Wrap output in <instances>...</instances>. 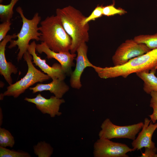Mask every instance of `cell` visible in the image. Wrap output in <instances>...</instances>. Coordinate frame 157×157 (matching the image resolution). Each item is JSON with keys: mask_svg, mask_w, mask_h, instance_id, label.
Listing matches in <instances>:
<instances>
[{"mask_svg": "<svg viewBox=\"0 0 157 157\" xmlns=\"http://www.w3.org/2000/svg\"><path fill=\"white\" fill-rule=\"evenodd\" d=\"M150 94L151 97L150 101L154 102L157 104V92H152Z\"/></svg>", "mask_w": 157, "mask_h": 157, "instance_id": "obj_27", "label": "cell"}, {"mask_svg": "<svg viewBox=\"0 0 157 157\" xmlns=\"http://www.w3.org/2000/svg\"><path fill=\"white\" fill-rule=\"evenodd\" d=\"M23 58L28 65L27 72L20 80L7 88V90L3 93L4 96H13L17 98L35 83H42L51 78L47 74L35 67L32 61L33 57L28 51L24 54Z\"/></svg>", "mask_w": 157, "mask_h": 157, "instance_id": "obj_5", "label": "cell"}, {"mask_svg": "<svg viewBox=\"0 0 157 157\" xmlns=\"http://www.w3.org/2000/svg\"><path fill=\"white\" fill-rule=\"evenodd\" d=\"M40 41L55 52H69L72 44L71 38L56 15L47 16L40 22Z\"/></svg>", "mask_w": 157, "mask_h": 157, "instance_id": "obj_3", "label": "cell"}, {"mask_svg": "<svg viewBox=\"0 0 157 157\" xmlns=\"http://www.w3.org/2000/svg\"><path fill=\"white\" fill-rule=\"evenodd\" d=\"M0 157H30L28 153L22 150H10L0 146Z\"/></svg>", "mask_w": 157, "mask_h": 157, "instance_id": "obj_21", "label": "cell"}, {"mask_svg": "<svg viewBox=\"0 0 157 157\" xmlns=\"http://www.w3.org/2000/svg\"><path fill=\"white\" fill-rule=\"evenodd\" d=\"M4 95L3 93H1L0 94V100H2L3 99Z\"/></svg>", "mask_w": 157, "mask_h": 157, "instance_id": "obj_29", "label": "cell"}, {"mask_svg": "<svg viewBox=\"0 0 157 157\" xmlns=\"http://www.w3.org/2000/svg\"><path fill=\"white\" fill-rule=\"evenodd\" d=\"M144 122L125 126H119L113 124L109 118L106 119L101 124L99 138H128L134 140L136 135L142 129Z\"/></svg>", "mask_w": 157, "mask_h": 157, "instance_id": "obj_6", "label": "cell"}, {"mask_svg": "<svg viewBox=\"0 0 157 157\" xmlns=\"http://www.w3.org/2000/svg\"><path fill=\"white\" fill-rule=\"evenodd\" d=\"M155 71L143 72L136 73V75L144 82L143 89L147 94L152 92H157V77L155 75Z\"/></svg>", "mask_w": 157, "mask_h": 157, "instance_id": "obj_16", "label": "cell"}, {"mask_svg": "<svg viewBox=\"0 0 157 157\" xmlns=\"http://www.w3.org/2000/svg\"><path fill=\"white\" fill-rule=\"evenodd\" d=\"M19 0H11L7 5L0 4V18L2 22L10 21L14 13L13 8Z\"/></svg>", "mask_w": 157, "mask_h": 157, "instance_id": "obj_18", "label": "cell"}, {"mask_svg": "<svg viewBox=\"0 0 157 157\" xmlns=\"http://www.w3.org/2000/svg\"><path fill=\"white\" fill-rule=\"evenodd\" d=\"M56 14L65 31L71 38L70 51L71 53H74L81 44L89 40V24L83 25L82 23L86 17L79 10L71 6L57 8Z\"/></svg>", "mask_w": 157, "mask_h": 157, "instance_id": "obj_2", "label": "cell"}, {"mask_svg": "<svg viewBox=\"0 0 157 157\" xmlns=\"http://www.w3.org/2000/svg\"><path fill=\"white\" fill-rule=\"evenodd\" d=\"M0 125L1 126L2 124V119H3V115H2V110L1 109V108H0Z\"/></svg>", "mask_w": 157, "mask_h": 157, "instance_id": "obj_28", "label": "cell"}, {"mask_svg": "<svg viewBox=\"0 0 157 157\" xmlns=\"http://www.w3.org/2000/svg\"><path fill=\"white\" fill-rule=\"evenodd\" d=\"M15 144L13 136L10 132L4 128H0V146L13 147Z\"/></svg>", "mask_w": 157, "mask_h": 157, "instance_id": "obj_20", "label": "cell"}, {"mask_svg": "<svg viewBox=\"0 0 157 157\" xmlns=\"http://www.w3.org/2000/svg\"><path fill=\"white\" fill-rule=\"evenodd\" d=\"M88 47L86 42L81 44L77 48L76 52V64L74 70L71 74L70 83L71 86L77 89H80L82 85L81 78L84 69L88 67L93 68L95 65L89 60L87 55Z\"/></svg>", "mask_w": 157, "mask_h": 157, "instance_id": "obj_9", "label": "cell"}, {"mask_svg": "<svg viewBox=\"0 0 157 157\" xmlns=\"http://www.w3.org/2000/svg\"><path fill=\"white\" fill-rule=\"evenodd\" d=\"M52 81L47 84L38 83L34 87L29 88L33 93L44 91H49L55 96L62 98L64 94L69 90V87L64 80L58 78L52 79Z\"/></svg>", "mask_w": 157, "mask_h": 157, "instance_id": "obj_15", "label": "cell"}, {"mask_svg": "<svg viewBox=\"0 0 157 157\" xmlns=\"http://www.w3.org/2000/svg\"><path fill=\"white\" fill-rule=\"evenodd\" d=\"M24 100L34 104L42 113L48 114L51 117L62 115L60 111V106L65 102L64 99L57 98L55 96L51 97L49 99L46 98L40 93L34 98L25 97Z\"/></svg>", "mask_w": 157, "mask_h": 157, "instance_id": "obj_10", "label": "cell"}, {"mask_svg": "<svg viewBox=\"0 0 157 157\" xmlns=\"http://www.w3.org/2000/svg\"><path fill=\"white\" fill-rule=\"evenodd\" d=\"M16 11L22 19V25L19 32L17 34V39L10 41L8 48L12 49L17 46H18L17 50H19V52L17 59L19 62L23 57L24 54L27 51L30 41L31 40L37 41H40L41 33L39 32L38 25L41 22V18L38 13H36L31 19H27L24 15L23 10L20 6L17 7Z\"/></svg>", "mask_w": 157, "mask_h": 157, "instance_id": "obj_4", "label": "cell"}, {"mask_svg": "<svg viewBox=\"0 0 157 157\" xmlns=\"http://www.w3.org/2000/svg\"><path fill=\"white\" fill-rule=\"evenodd\" d=\"M138 43L145 44L151 50L157 48V33L153 35H141L133 39Z\"/></svg>", "mask_w": 157, "mask_h": 157, "instance_id": "obj_19", "label": "cell"}, {"mask_svg": "<svg viewBox=\"0 0 157 157\" xmlns=\"http://www.w3.org/2000/svg\"><path fill=\"white\" fill-rule=\"evenodd\" d=\"M3 0H0V3H1L3 2Z\"/></svg>", "mask_w": 157, "mask_h": 157, "instance_id": "obj_30", "label": "cell"}, {"mask_svg": "<svg viewBox=\"0 0 157 157\" xmlns=\"http://www.w3.org/2000/svg\"><path fill=\"white\" fill-rule=\"evenodd\" d=\"M114 5L115 3H113L112 4L103 6V15L108 17L117 14L121 15L126 13V11L123 9L115 8Z\"/></svg>", "mask_w": 157, "mask_h": 157, "instance_id": "obj_22", "label": "cell"}, {"mask_svg": "<svg viewBox=\"0 0 157 157\" xmlns=\"http://www.w3.org/2000/svg\"><path fill=\"white\" fill-rule=\"evenodd\" d=\"M94 157H128V152L134 151L124 144L116 142L110 139L99 138L93 146Z\"/></svg>", "mask_w": 157, "mask_h": 157, "instance_id": "obj_8", "label": "cell"}, {"mask_svg": "<svg viewBox=\"0 0 157 157\" xmlns=\"http://www.w3.org/2000/svg\"><path fill=\"white\" fill-rule=\"evenodd\" d=\"M34 154L38 157H50L53 149L51 145L45 141H40L33 147Z\"/></svg>", "mask_w": 157, "mask_h": 157, "instance_id": "obj_17", "label": "cell"}, {"mask_svg": "<svg viewBox=\"0 0 157 157\" xmlns=\"http://www.w3.org/2000/svg\"><path fill=\"white\" fill-rule=\"evenodd\" d=\"M36 51L40 54L44 53L48 59L54 58L58 61L66 74H71L72 68L75 65L73 61L76 56L75 53H72L69 52H55L50 49L43 42L37 44Z\"/></svg>", "mask_w": 157, "mask_h": 157, "instance_id": "obj_12", "label": "cell"}, {"mask_svg": "<svg viewBox=\"0 0 157 157\" xmlns=\"http://www.w3.org/2000/svg\"><path fill=\"white\" fill-rule=\"evenodd\" d=\"M36 45L35 42L34 41L29 44L27 48V51L32 56L33 63L38 66L52 79L58 78L64 80L66 74L61 65L56 63L53 64L52 66H49L46 63L45 59H42L36 54Z\"/></svg>", "mask_w": 157, "mask_h": 157, "instance_id": "obj_11", "label": "cell"}, {"mask_svg": "<svg viewBox=\"0 0 157 157\" xmlns=\"http://www.w3.org/2000/svg\"><path fill=\"white\" fill-rule=\"evenodd\" d=\"M17 38V34L7 35L0 42V74L4 77L9 85L12 84L11 76L12 73L16 74L18 72L17 68L11 62H8L6 59L5 51L7 43L13 39Z\"/></svg>", "mask_w": 157, "mask_h": 157, "instance_id": "obj_14", "label": "cell"}, {"mask_svg": "<svg viewBox=\"0 0 157 157\" xmlns=\"http://www.w3.org/2000/svg\"><path fill=\"white\" fill-rule=\"evenodd\" d=\"M157 149L156 147L150 148H145V151L142 154L140 157H157L156 154Z\"/></svg>", "mask_w": 157, "mask_h": 157, "instance_id": "obj_25", "label": "cell"}, {"mask_svg": "<svg viewBox=\"0 0 157 157\" xmlns=\"http://www.w3.org/2000/svg\"><path fill=\"white\" fill-rule=\"evenodd\" d=\"M157 128V123H153L150 119L145 118L141 131L131 143L133 148L135 151L143 147H155L154 143L152 141V137Z\"/></svg>", "mask_w": 157, "mask_h": 157, "instance_id": "obj_13", "label": "cell"}, {"mask_svg": "<svg viewBox=\"0 0 157 157\" xmlns=\"http://www.w3.org/2000/svg\"><path fill=\"white\" fill-rule=\"evenodd\" d=\"M151 50L145 44L138 43L133 39L127 40L118 47L113 56L114 66L121 65Z\"/></svg>", "mask_w": 157, "mask_h": 157, "instance_id": "obj_7", "label": "cell"}, {"mask_svg": "<svg viewBox=\"0 0 157 157\" xmlns=\"http://www.w3.org/2000/svg\"><path fill=\"white\" fill-rule=\"evenodd\" d=\"M103 6L98 5L93 10L91 14L88 17H86L83 21L82 23L85 25L91 21H94L96 19L101 17L103 15Z\"/></svg>", "mask_w": 157, "mask_h": 157, "instance_id": "obj_23", "label": "cell"}, {"mask_svg": "<svg viewBox=\"0 0 157 157\" xmlns=\"http://www.w3.org/2000/svg\"><path fill=\"white\" fill-rule=\"evenodd\" d=\"M98 76L103 79L121 76L126 78L131 74L143 72L156 71L157 69V48L132 59L121 65L93 68Z\"/></svg>", "mask_w": 157, "mask_h": 157, "instance_id": "obj_1", "label": "cell"}, {"mask_svg": "<svg viewBox=\"0 0 157 157\" xmlns=\"http://www.w3.org/2000/svg\"><path fill=\"white\" fill-rule=\"evenodd\" d=\"M150 106L152 108L153 112L149 116L152 123H155L157 121V104L154 102L150 101Z\"/></svg>", "mask_w": 157, "mask_h": 157, "instance_id": "obj_26", "label": "cell"}, {"mask_svg": "<svg viewBox=\"0 0 157 157\" xmlns=\"http://www.w3.org/2000/svg\"><path fill=\"white\" fill-rule=\"evenodd\" d=\"M11 24L10 21L4 22L0 24V42L6 36L7 33L10 29Z\"/></svg>", "mask_w": 157, "mask_h": 157, "instance_id": "obj_24", "label": "cell"}]
</instances>
